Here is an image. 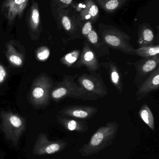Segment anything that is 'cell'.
I'll return each instance as SVG.
<instances>
[{
	"mask_svg": "<svg viewBox=\"0 0 159 159\" xmlns=\"http://www.w3.org/2000/svg\"><path fill=\"white\" fill-rule=\"evenodd\" d=\"M67 145L65 141H51L47 134L41 133L37 137L32 153L37 156L53 154L63 150Z\"/></svg>",
	"mask_w": 159,
	"mask_h": 159,
	"instance_id": "52a82bcc",
	"label": "cell"
},
{
	"mask_svg": "<svg viewBox=\"0 0 159 159\" xmlns=\"http://www.w3.org/2000/svg\"><path fill=\"white\" fill-rule=\"evenodd\" d=\"M126 0H97L96 2L106 12L112 13L121 8Z\"/></svg>",
	"mask_w": 159,
	"mask_h": 159,
	"instance_id": "e0dca14e",
	"label": "cell"
},
{
	"mask_svg": "<svg viewBox=\"0 0 159 159\" xmlns=\"http://www.w3.org/2000/svg\"><path fill=\"white\" fill-rule=\"evenodd\" d=\"M98 108L85 105L70 106L63 108L59 113L61 116L78 120H87L97 113Z\"/></svg>",
	"mask_w": 159,
	"mask_h": 159,
	"instance_id": "9c48e42d",
	"label": "cell"
},
{
	"mask_svg": "<svg viewBox=\"0 0 159 159\" xmlns=\"http://www.w3.org/2000/svg\"><path fill=\"white\" fill-rule=\"evenodd\" d=\"M10 60L13 64L17 65V66H20L22 64V59L17 56H11L10 57Z\"/></svg>",
	"mask_w": 159,
	"mask_h": 159,
	"instance_id": "d4e9b609",
	"label": "cell"
},
{
	"mask_svg": "<svg viewBox=\"0 0 159 159\" xmlns=\"http://www.w3.org/2000/svg\"><path fill=\"white\" fill-rule=\"evenodd\" d=\"M129 54L133 55L142 57H148L159 55V45H151L143 46L138 49H135L129 53Z\"/></svg>",
	"mask_w": 159,
	"mask_h": 159,
	"instance_id": "ac0fdd59",
	"label": "cell"
},
{
	"mask_svg": "<svg viewBox=\"0 0 159 159\" xmlns=\"http://www.w3.org/2000/svg\"><path fill=\"white\" fill-rule=\"evenodd\" d=\"M139 117L150 129L154 130V119L151 110L146 104L141 107L139 112Z\"/></svg>",
	"mask_w": 159,
	"mask_h": 159,
	"instance_id": "d6986e66",
	"label": "cell"
},
{
	"mask_svg": "<svg viewBox=\"0 0 159 159\" xmlns=\"http://www.w3.org/2000/svg\"><path fill=\"white\" fill-rule=\"evenodd\" d=\"M32 19L33 22L36 25H38L39 22V14L38 10H33L32 11Z\"/></svg>",
	"mask_w": 159,
	"mask_h": 159,
	"instance_id": "cb8c5ba5",
	"label": "cell"
},
{
	"mask_svg": "<svg viewBox=\"0 0 159 159\" xmlns=\"http://www.w3.org/2000/svg\"><path fill=\"white\" fill-rule=\"evenodd\" d=\"M82 9L79 16L81 20L91 21L92 23L97 21L99 15V10L93 1H85Z\"/></svg>",
	"mask_w": 159,
	"mask_h": 159,
	"instance_id": "5bb4252c",
	"label": "cell"
},
{
	"mask_svg": "<svg viewBox=\"0 0 159 159\" xmlns=\"http://www.w3.org/2000/svg\"><path fill=\"white\" fill-rule=\"evenodd\" d=\"M78 77L77 74L74 76H66L62 85L52 93L53 98L57 100L64 97H69L85 101H95L98 99L97 97L85 91L75 81V79Z\"/></svg>",
	"mask_w": 159,
	"mask_h": 159,
	"instance_id": "277c9868",
	"label": "cell"
},
{
	"mask_svg": "<svg viewBox=\"0 0 159 159\" xmlns=\"http://www.w3.org/2000/svg\"><path fill=\"white\" fill-rule=\"evenodd\" d=\"M50 51L48 49H46L42 52L39 53L38 54V58L40 60H45L48 58L50 56Z\"/></svg>",
	"mask_w": 159,
	"mask_h": 159,
	"instance_id": "603a6c76",
	"label": "cell"
},
{
	"mask_svg": "<svg viewBox=\"0 0 159 159\" xmlns=\"http://www.w3.org/2000/svg\"><path fill=\"white\" fill-rule=\"evenodd\" d=\"M59 2L65 6H70L73 2L72 0H60Z\"/></svg>",
	"mask_w": 159,
	"mask_h": 159,
	"instance_id": "4316f807",
	"label": "cell"
},
{
	"mask_svg": "<svg viewBox=\"0 0 159 159\" xmlns=\"http://www.w3.org/2000/svg\"><path fill=\"white\" fill-rule=\"evenodd\" d=\"M77 82L85 91L98 98L107 95V88L99 73H83L78 77Z\"/></svg>",
	"mask_w": 159,
	"mask_h": 159,
	"instance_id": "5b68a950",
	"label": "cell"
},
{
	"mask_svg": "<svg viewBox=\"0 0 159 159\" xmlns=\"http://www.w3.org/2000/svg\"><path fill=\"white\" fill-rule=\"evenodd\" d=\"M81 52L80 50H74L67 54L63 58L64 63L69 67H72L77 62Z\"/></svg>",
	"mask_w": 159,
	"mask_h": 159,
	"instance_id": "ffe728a7",
	"label": "cell"
},
{
	"mask_svg": "<svg viewBox=\"0 0 159 159\" xmlns=\"http://www.w3.org/2000/svg\"><path fill=\"white\" fill-rule=\"evenodd\" d=\"M73 68L84 67L90 73L96 72L100 69V64L95 52L91 49L86 41L84 43L83 50L77 62L73 66Z\"/></svg>",
	"mask_w": 159,
	"mask_h": 159,
	"instance_id": "ba28073f",
	"label": "cell"
},
{
	"mask_svg": "<svg viewBox=\"0 0 159 159\" xmlns=\"http://www.w3.org/2000/svg\"><path fill=\"white\" fill-rule=\"evenodd\" d=\"M98 33L107 47L127 54L135 49L130 43V36L116 27L101 23L98 25Z\"/></svg>",
	"mask_w": 159,
	"mask_h": 159,
	"instance_id": "7a4b0ae2",
	"label": "cell"
},
{
	"mask_svg": "<svg viewBox=\"0 0 159 159\" xmlns=\"http://www.w3.org/2000/svg\"><path fill=\"white\" fill-rule=\"evenodd\" d=\"M0 129L6 139L17 146L26 128L25 120L18 114L6 111L0 113Z\"/></svg>",
	"mask_w": 159,
	"mask_h": 159,
	"instance_id": "3957f363",
	"label": "cell"
},
{
	"mask_svg": "<svg viewBox=\"0 0 159 159\" xmlns=\"http://www.w3.org/2000/svg\"><path fill=\"white\" fill-rule=\"evenodd\" d=\"M86 39L88 42L96 50L97 53L98 55L109 54L108 47L103 42L94 30H92L86 37Z\"/></svg>",
	"mask_w": 159,
	"mask_h": 159,
	"instance_id": "2e32d148",
	"label": "cell"
},
{
	"mask_svg": "<svg viewBox=\"0 0 159 159\" xmlns=\"http://www.w3.org/2000/svg\"><path fill=\"white\" fill-rule=\"evenodd\" d=\"M138 34V43L139 47L152 45L154 40V34L149 24L143 23L139 25Z\"/></svg>",
	"mask_w": 159,
	"mask_h": 159,
	"instance_id": "9a60e30c",
	"label": "cell"
},
{
	"mask_svg": "<svg viewBox=\"0 0 159 159\" xmlns=\"http://www.w3.org/2000/svg\"><path fill=\"white\" fill-rule=\"evenodd\" d=\"M26 1H25V0H23V1H21V0H19V1H15L14 2L15 3H16V4H22L23 3H24V2H26Z\"/></svg>",
	"mask_w": 159,
	"mask_h": 159,
	"instance_id": "83f0119b",
	"label": "cell"
},
{
	"mask_svg": "<svg viewBox=\"0 0 159 159\" xmlns=\"http://www.w3.org/2000/svg\"><path fill=\"white\" fill-rule=\"evenodd\" d=\"M159 88V67L154 70L138 88L135 98L139 101L146 98L148 94L156 91Z\"/></svg>",
	"mask_w": 159,
	"mask_h": 159,
	"instance_id": "30bf717a",
	"label": "cell"
},
{
	"mask_svg": "<svg viewBox=\"0 0 159 159\" xmlns=\"http://www.w3.org/2000/svg\"><path fill=\"white\" fill-rule=\"evenodd\" d=\"M32 94L34 98L36 99H40L43 97L44 95V91L41 88L37 87L33 90Z\"/></svg>",
	"mask_w": 159,
	"mask_h": 159,
	"instance_id": "7402d4cb",
	"label": "cell"
},
{
	"mask_svg": "<svg viewBox=\"0 0 159 159\" xmlns=\"http://www.w3.org/2000/svg\"><path fill=\"white\" fill-rule=\"evenodd\" d=\"M92 30V22L91 21H87L82 27L81 34L86 38Z\"/></svg>",
	"mask_w": 159,
	"mask_h": 159,
	"instance_id": "44dd1931",
	"label": "cell"
},
{
	"mask_svg": "<svg viewBox=\"0 0 159 159\" xmlns=\"http://www.w3.org/2000/svg\"><path fill=\"white\" fill-rule=\"evenodd\" d=\"M136 69L134 84L139 88L147 78L159 67V55L148 57H142L135 62H127Z\"/></svg>",
	"mask_w": 159,
	"mask_h": 159,
	"instance_id": "8992f818",
	"label": "cell"
},
{
	"mask_svg": "<svg viewBox=\"0 0 159 159\" xmlns=\"http://www.w3.org/2000/svg\"><path fill=\"white\" fill-rule=\"evenodd\" d=\"M6 76V71L3 67L0 66V82H2L4 80Z\"/></svg>",
	"mask_w": 159,
	"mask_h": 159,
	"instance_id": "484cf974",
	"label": "cell"
},
{
	"mask_svg": "<svg viewBox=\"0 0 159 159\" xmlns=\"http://www.w3.org/2000/svg\"><path fill=\"white\" fill-rule=\"evenodd\" d=\"M62 26L66 31L71 35L72 39L80 38V29L82 27L81 19L79 16L71 12L70 15L64 14L61 18Z\"/></svg>",
	"mask_w": 159,
	"mask_h": 159,
	"instance_id": "8fae6325",
	"label": "cell"
},
{
	"mask_svg": "<svg viewBox=\"0 0 159 159\" xmlns=\"http://www.w3.org/2000/svg\"><path fill=\"white\" fill-rule=\"evenodd\" d=\"M102 66L107 70L109 75L111 82L120 93L123 91L122 76L120 69L115 62L109 59L104 62Z\"/></svg>",
	"mask_w": 159,
	"mask_h": 159,
	"instance_id": "7c38bea8",
	"label": "cell"
},
{
	"mask_svg": "<svg viewBox=\"0 0 159 159\" xmlns=\"http://www.w3.org/2000/svg\"><path fill=\"white\" fill-rule=\"evenodd\" d=\"M57 121L59 124L69 131L84 133L89 129L87 123L81 120L57 115Z\"/></svg>",
	"mask_w": 159,
	"mask_h": 159,
	"instance_id": "4fadbf2b",
	"label": "cell"
},
{
	"mask_svg": "<svg viewBox=\"0 0 159 159\" xmlns=\"http://www.w3.org/2000/svg\"><path fill=\"white\" fill-rule=\"evenodd\" d=\"M119 127L118 123L114 121L100 126L92 136L89 142L80 149L79 153L83 157H88L107 148L114 141Z\"/></svg>",
	"mask_w": 159,
	"mask_h": 159,
	"instance_id": "6da1fadb",
	"label": "cell"
}]
</instances>
